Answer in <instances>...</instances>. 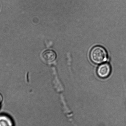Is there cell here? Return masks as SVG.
<instances>
[{"mask_svg": "<svg viewBox=\"0 0 126 126\" xmlns=\"http://www.w3.org/2000/svg\"><path fill=\"white\" fill-rule=\"evenodd\" d=\"M42 60L47 64L52 63L56 60V53L54 50L48 49L43 51L41 55Z\"/></svg>", "mask_w": 126, "mask_h": 126, "instance_id": "cell-3", "label": "cell"}, {"mask_svg": "<svg viewBox=\"0 0 126 126\" xmlns=\"http://www.w3.org/2000/svg\"><path fill=\"white\" fill-rule=\"evenodd\" d=\"M13 124L12 120L8 116L3 114L0 115V126H12Z\"/></svg>", "mask_w": 126, "mask_h": 126, "instance_id": "cell-4", "label": "cell"}, {"mask_svg": "<svg viewBox=\"0 0 126 126\" xmlns=\"http://www.w3.org/2000/svg\"><path fill=\"white\" fill-rule=\"evenodd\" d=\"M2 95L0 94V104H1V102H2Z\"/></svg>", "mask_w": 126, "mask_h": 126, "instance_id": "cell-5", "label": "cell"}, {"mask_svg": "<svg viewBox=\"0 0 126 126\" xmlns=\"http://www.w3.org/2000/svg\"><path fill=\"white\" fill-rule=\"evenodd\" d=\"M90 56L92 62L96 64H101L107 61L108 54L104 48L97 46L94 47L91 49Z\"/></svg>", "mask_w": 126, "mask_h": 126, "instance_id": "cell-1", "label": "cell"}, {"mask_svg": "<svg viewBox=\"0 0 126 126\" xmlns=\"http://www.w3.org/2000/svg\"><path fill=\"white\" fill-rule=\"evenodd\" d=\"M111 68L108 63H106L100 65L97 68V74L99 77L102 79H106L110 75Z\"/></svg>", "mask_w": 126, "mask_h": 126, "instance_id": "cell-2", "label": "cell"}]
</instances>
